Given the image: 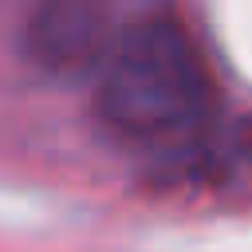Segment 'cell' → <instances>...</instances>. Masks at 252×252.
Segmentation results:
<instances>
[{"label": "cell", "mask_w": 252, "mask_h": 252, "mask_svg": "<svg viewBox=\"0 0 252 252\" xmlns=\"http://www.w3.org/2000/svg\"><path fill=\"white\" fill-rule=\"evenodd\" d=\"M94 102L98 118L126 142H177L209 118L213 75L185 24L154 12L114 35Z\"/></svg>", "instance_id": "obj_1"}, {"label": "cell", "mask_w": 252, "mask_h": 252, "mask_svg": "<svg viewBox=\"0 0 252 252\" xmlns=\"http://www.w3.org/2000/svg\"><path fill=\"white\" fill-rule=\"evenodd\" d=\"M110 43L114 35H110L106 8L87 4V0L39 4L24 28L28 59L55 79H79V75L98 71Z\"/></svg>", "instance_id": "obj_2"}]
</instances>
